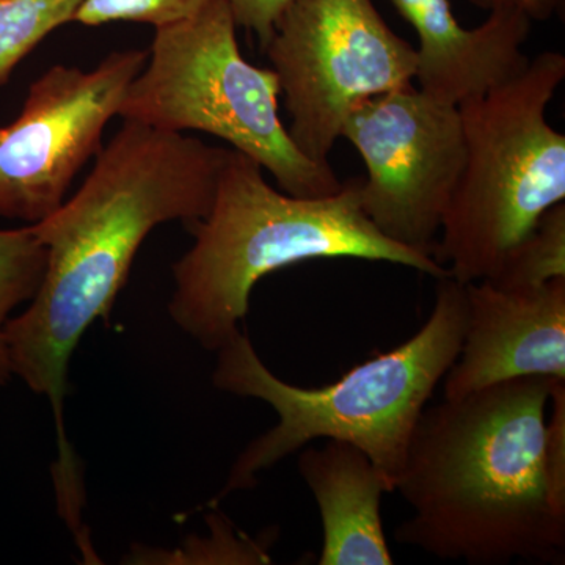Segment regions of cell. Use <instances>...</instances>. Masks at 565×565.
<instances>
[{
	"label": "cell",
	"mask_w": 565,
	"mask_h": 565,
	"mask_svg": "<svg viewBox=\"0 0 565 565\" xmlns=\"http://www.w3.org/2000/svg\"><path fill=\"white\" fill-rule=\"evenodd\" d=\"M236 25L258 36L262 50L273 39L275 28L292 0H225Z\"/></svg>",
	"instance_id": "e0dca14e"
},
{
	"label": "cell",
	"mask_w": 565,
	"mask_h": 565,
	"mask_svg": "<svg viewBox=\"0 0 565 565\" xmlns=\"http://www.w3.org/2000/svg\"><path fill=\"white\" fill-rule=\"evenodd\" d=\"M482 10L519 9L533 21H546L559 9L563 0H468Z\"/></svg>",
	"instance_id": "ac0fdd59"
},
{
	"label": "cell",
	"mask_w": 565,
	"mask_h": 565,
	"mask_svg": "<svg viewBox=\"0 0 565 565\" xmlns=\"http://www.w3.org/2000/svg\"><path fill=\"white\" fill-rule=\"evenodd\" d=\"M565 277V203L539 218L534 228L505 256L489 282L500 289L535 288Z\"/></svg>",
	"instance_id": "4fadbf2b"
},
{
	"label": "cell",
	"mask_w": 565,
	"mask_h": 565,
	"mask_svg": "<svg viewBox=\"0 0 565 565\" xmlns=\"http://www.w3.org/2000/svg\"><path fill=\"white\" fill-rule=\"evenodd\" d=\"M555 379L523 377L424 408L396 490L399 544L473 565L563 564L565 512L544 468Z\"/></svg>",
	"instance_id": "7a4b0ae2"
},
{
	"label": "cell",
	"mask_w": 565,
	"mask_h": 565,
	"mask_svg": "<svg viewBox=\"0 0 565 565\" xmlns=\"http://www.w3.org/2000/svg\"><path fill=\"white\" fill-rule=\"evenodd\" d=\"M82 0H0V87L36 46L73 22Z\"/></svg>",
	"instance_id": "9a60e30c"
},
{
	"label": "cell",
	"mask_w": 565,
	"mask_h": 565,
	"mask_svg": "<svg viewBox=\"0 0 565 565\" xmlns=\"http://www.w3.org/2000/svg\"><path fill=\"white\" fill-rule=\"evenodd\" d=\"M47 248L33 225L20 230H0V385L11 371L6 326L10 311L32 300L43 281Z\"/></svg>",
	"instance_id": "5bb4252c"
},
{
	"label": "cell",
	"mask_w": 565,
	"mask_h": 565,
	"mask_svg": "<svg viewBox=\"0 0 565 565\" xmlns=\"http://www.w3.org/2000/svg\"><path fill=\"white\" fill-rule=\"evenodd\" d=\"M236 28L225 0H212L191 20L156 29L118 117L161 131L211 134L258 162L289 195L340 192L332 166L311 161L294 143L278 114L277 74L245 61Z\"/></svg>",
	"instance_id": "8992f818"
},
{
	"label": "cell",
	"mask_w": 565,
	"mask_h": 565,
	"mask_svg": "<svg viewBox=\"0 0 565 565\" xmlns=\"http://www.w3.org/2000/svg\"><path fill=\"white\" fill-rule=\"evenodd\" d=\"M291 117L288 132L318 163L360 104L412 85L416 50L392 31L373 0H292L263 50Z\"/></svg>",
	"instance_id": "52a82bcc"
},
{
	"label": "cell",
	"mask_w": 565,
	"mask_h": 565,
	"mask_svg": "<svg viewBox=\"0 0 565 565\" xmlns=\"http://www.w3.org/2000/svg\"><path fill=\"white\" fill-rule=\"evenodd\" d=\"M148 55L114 51L95 70L54 65L33 82L20 117L0 128V217L33 225L62 206Z\"/></svg>",
	"instance_id": "9c48e42d"
},
{
	"label": "cell",
	"mask_w": 565,
	"mask_h": 565,
	"mask_svg": "<svg viewBox=\"0 0 565 565\" xmlns=\"http://www.w3.org/2000/svg\"><path fill=\"white\" fill-rule=\"evenodd\" d=\"M465 329V285L452 277L438 278L429 319L411 340L356 364L321 388L278 379L239 330L218 349L212 381L222 392L269 404L278 423L237 457L215 503L237 490L253 489L259 473L319 438L362 449L394 492L419 416L456 363Z\"/></svg>",
	"instance_id": "277c9868"
},
{
	"label": "cell",
	"mask_w": 565,
	"mask_h": 565,
	"mask_svg": "<svg viewBox=\"0 0 565 565\" xmlns=\"http://www.w3.org/2000/svg\"><path fill=\"white\" fill-rule=\"evenodd\" d=\"M467 329L445 399L523 377L565 382V277L535 288L465 285Z\"/></svg>",
	"instance_id": "30bf717a"
},
{
	"label": "cell",
	"mask_w": 565,
	"mask_h": 565,
	"mask_svg": "<svg viewBox=\"0 0 565 565\" xmlns=\"http://www.w3.org/2000/svg\"><path fill=\"white\" fill-rule=\"evenodd\" d=\"M418 35L419 90L438 102L460 104L514 79L530 58L522 46L533 20L519 9H497L479 28L463 29L449 0H392Z\"/></svg>",
	"instance_id": "8fae6325"
},
{
	"label": "cell",
	"mask_w": 565,
	"mask_h": 565,
	"mask_svg": "<svg viewBox=\"0 0 565 565\" xmlns=\"http://www.w3.org/2000/svg\"><path fill=\"white\" fill-rule=\"evenodd\" d=\"M211 2L212 0H82L73 22L88 28L117 21L143 22L158 29L191 20Z\"/></svg>",
	"instance_id": "2e32d148"
},
{
	"label": "cell",
	"mask_w": 565,
	"mask_h": 565,
	"mask_svg": "<svg viewBox=\"0 0 565 565\" xmlns=\"http://www.w3.org/2000/svg\"><path fill=\"white\" fill-rule=\"evenodd\" d=\"M228 148L122 120L79 192L33 223L47 264L31 307L7 322L11 371L50 397L57 426L54 478L81 475L63 427L74 349L96 319H109L137 252L158 225L191 228L210 214Z\"/></svg>",
	"instance_id": "6da1fadb"
},
{
	"label": "cell",
	"mask_w": 565,
	"mask_h": 565,
	"mask_svg": "<svg viewBox=\"0 0 565 565\" xmlns=\"http://www.w3.org/2000/svg\"><path fill=\"white\" fill-rule=\"evenodd\" d=\"M341 137L366 166L359 199L370 222L386 239L434 258L467 158L459 106L407 85L356 106Z\"/></svg>",
	"instance_id": "ba28073f"
},
{
	"label": "cell",
	"mask_w": 565,
	"mask_h": 565,
	"mask_svg": "<svg viewBox=\"0 0 565 565\" xmlns=\"http://www.w3.org/2000/svg\"><path fill=\"white\" fill-rule=\"evenodd\" d=\"M195 244L173 266V321L204 349L239 332L256 282L311 259L353 258L451 277L430 256L386 239L360 206L359 181L319 199L277 191L263 167L226 151L210 214L191 226Z\"/></svg>",
	"instance_id": "3957f363"
},
{
	"label": "cell",
	"mask_w": 565,
	"mask_h": 565,
	"mask_svg": "<svg viewBox=\"0 0 565 565\" xmlns=\"http://www.w3.org/2000/svg\"><path fill=\"white\" fill-rule=\"evenodd\" d=\"M564 79V55L545 51L514 79L460 104L467 158L434 253L460 285L489 280L564 202L565 137L546 120Z\"/></svg>",
	"instance_id": "5b68a950"
},
{
	"label": "cell",
	"mask_w": 565,
	"mask_h": 565,
	"mask_svg": "<svg viewBox=\"0 0 565 565\" xmlns=\"http://www.w3.org/2000/svg\"><path fill=\"white\" fill-rule=\"evenodd\" d=\"M299 471L322 522L319 565H392L382 522V498L393 493L385 475L351 444L329 440L300 455Z\"/></svg>",
	"instance_id": "7c38bea8"
}]
</instances>
